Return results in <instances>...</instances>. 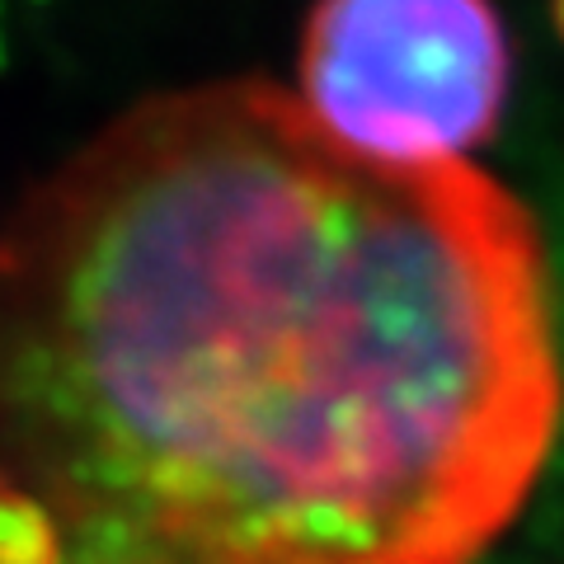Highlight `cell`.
Wrapping results in <instances>:
<instances>
[{"label": "cell", "instance_id": "obj_1", "mask_svg": "<svg viewBox=\"0 0 564 564\" xmlns=\"http://www.w3.org/2000/svg\"><path fill=\"white\" fill-rule=\"evenodd\" d=\"M560 419L532 212L269 80L137 104L0 226L20 564H480Z\"/></svg>", "mask_w": 564, "mask_h": 564}, {"label": "cell", "instance_id": "obj_3", "mask_svg": "<svg viewBox=\"0 0 564 564\" xmlns=\"http://www.w3.org/2000/svg\"><path fill=\"white\" fill-rule=\"evenodd\" d=\"M555 24H560V33H564V0H555Z\"/></svg>", "mask_w": 564, "mask_h": 564}, {"label": "cell", "instance_id": "obj_2", "mask_svg": "<svg viewBox=\"0 0 564 564\" xmlns=\"http://www.w3.org/2000/svg\"><path fill=\"white\" fill-rule=\"evenodd\" d=\"M296 99L372 165L437 170L499 128L508 33L494 0H315Z\"/></svg>", "mask_w": 564, "mask_h": 564}]
</instances>
